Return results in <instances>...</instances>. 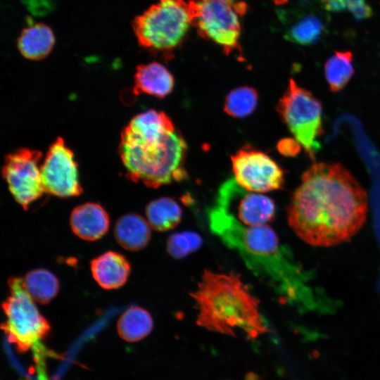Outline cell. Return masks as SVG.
<instances>
[{"label":"cell","mask_w":380,"mask_h":380,"mask_svg":"<svg viewBox=\"0 0 380 380\" xmlns=\"http://www.w3.org/2000/svg\"><path fill=\"white\" fill-rule=\"evenodd\" d=\"M194 9L193 27L203 39L220 46L229 55L241 56L239 37L247 4L236 0H190Z\"/></svg>","instance_id":"cell-7"},{"label":"cell","mask_w":380,"mask_h":380,"mask_svg":"<svg viewBox=\"0 0 380 380\" xmlns=\"http://www.w3.org/2000/svg\"><path fill=\"white\" fill-rule=\"evenodd\" d=\"M324 32V25L315 15H307L287 30L286 39L300 44L311 45L316 43Z\"/></svg>","instance_id":"cell-22"},{"label":"cell","mask_w":380,"mask_h":380,"mask_svg":"<svg viewBox=\"0 0 380 380\" xmlns=\"http://www.w3.org/2000/svg\"><path fill=\"white\" fill-rule=\"evenodd\" d=\"M255 89L243 86L229 92L224 101V112L233 118H242L253 112L258 103Z\"/></svg>","instance_id":"cell-21"},{"label":"cell","mask_w":380,"mask_h":380,"mask_svg":"<svg viewBox=\"0 0 380 380\" xmlns=\"http://www.w3.org/2000/svg\"><path fill=\"white\" fill-rule=\"evenodd\" d=\"M148 222L141 216L130 213L122 216L116 222L114 235L118 243L124 248L137 251L143 249L151 239Z\"/></svg>","instance_id":"cell-16"},{"label":"cell","mask_w":380,"mask_h":380,"mask_svg":"<svg viewBox=\"0 0 380 380\" xmlns=\"http://www.w3.org/2000/svg\"><path fill=\"white\" fill-rule=\"evenodd\" d=\"M276 5H283L287 3L288 0H272Z\"/></svg>","instance_id":"cell-27"},{"label":"cell","mask_w":380,"mask_h":380,"mask_svg":"<svg viewBox=\"0 0 380 380\" xmlns=\"http://www.w3.org/2000/svg\"><path fill=\"white\" fill-rule=\"evenodd\" d=\"M321 3L328 11L339 12L346 9V0H321Z\"/></svg>","instance_id":"cell-26"},{"label":"cell","mask_w":380,"mask_h":380,"mask_svg":"<svg viewBox=\"0 0 380 380\" xmlns=\"http://www.w3.org/2000/svg\"><path fill=\"white\" fill-rule=\"evenodd\" d=\"M186 144L163 112L149 110L133 118L121 134L119 154L129 179L151 188L186 177Z\"/></svg>","instance_id":"cell-2"},{"label":"cell","mask_w":380,"mask_h":380,"mask_svg":"<svg viewBox=\"0 0 380 380\" xmlns=\"http://www.w3.org/2000/svg\"><path fill=\"white\" fill-rule=\"evenodd\" d=\"M355 70L350 51H335L324 64V74L333 92L343 89L349 82Z\"/></svg>","instance_id":"cell-20"},{"label":"cell","mask_w":380,"mask_h":380,"mask_svg":"<svg viewBox=\"0 0 380 380\" xmlns=\"http://www.w3.org/2000/svg\"><path fill=\"white\" fill-rule=\"evenodd\" d=\"M55 41L51 28L44 23H38L22 30L18 38L17 46L25 58L39 61L50 53Z\"/></svg>","instance_id":"cell-15"},{"label":"cell","mask_w":380,"mask_h":380,"mask_svg":"<svg viewBox=\"0 0 380 380\" xmlns=\"http://www.w3.org/2000/svg\"><path fill=\"white\" fill-rule=\"evenodd\" d=\"M42 157L41 151L23 148L5 158L2 175L13 197L25 210L45 192L41 173Z\"/></svg>","instance_id":"cell-8"},{"label":"cell","mask_w":380,"mask_h":380,"mask_svg":"<svg viewBox=\"0 0 380 380\" xmlns=\"http://www.w3.org/2000/svg\"><path fill=\"white\" fill-rule=\"evenodd\" d=\"M70 222L77 236L86 241H96L108 232L110 218L99 204L86 203L72 210Z\"/></svg>","instance_id":"cell-12"},{"label":"cell","mask_w":380,"mask_h":380,"mask_svg":"<svg viewBox=\"0 0 380 380\" xmlns=\"http://www.w3.org/2000/svg\"><path fill=\"white\" fill-rule=\"evenodd\" d=\"M146 214L151 227L158 232L173 229L180 222L182 211L173 198L162 197L151 201L146 206Z\"/></svg>","instance_id":"cell-18"},{"label":"cell","mask_w":380,"mask_h":380,"mask_svg":"<svg viewBox=\"0 0 380 380\" xmlns=\"http://www.w3.org/2000/svg\"><path fill=\"white\" fill-rule=\"evenodd\" d=\"M191 296L197 325L208 331L234 337L241 331L248 339L269 331L259 300L237 273L204 270Z\"/></svg>","instance_id":"cell-3"},{"label":"cell","mask_w":380,"mask_h":380,"mask_svg":"<svg viewBox=\"0 0 380 380\" xmlns=\"http://www.w3.org/2000/svg\"><path fill=\"white\" fill-rule=\"evenodd\" d=\"M193 20L190 0H159L136 16L132 26L140 46L170 59L193 27Z\"/></svg>","instance_id":"cell-4"},{"label":"cell","mask_w":380,"mask_h":380,"mask_svg":"<svg viewBox=\"0 0 380 380\" xmlns=\"http://www.w3.org/2000/svg\"><path fill=\"white\" fill-rule=\"evenodd\" d=\"M300 144L296 139H285L278 144L279 151L288 156H295L300 150Z\"/></svg>","instance_id":"cell-25"},{"label":"cell","mask_w":380,"mask_h":380,"mask_svg":"<svg viewBox=\"0 0 380 380\" xmlns=\"http://www.w3.org/2000/svg\"><path fill=\"white\" fill-rule=\"evenodd\" d=\"M91 270L100 286L114 289L121 287L127 281L130 264L124 255L108 251L91 260Z\"/></svg>","instance_id":"cell-14"},{"label":"cell","mask_w":380,"mask_h":380,"mask_svg":"<svg viewBox=\"0 0 380 380\" xmlns=\"http://www.w3.org/2000/svg\"><path fill=\"white\" fill-rule=\"evenodd\" d=\"M174 78L161 63L151 62L136 68L133 93L138 96L148 94L164 98L172 91Z\"/></svg>","instance_id":"cell-13"},{"label":"cell","mask_w":380,"mask_h":380,"mask_svg":"<svg viewBox=\"0 0 380 380\" xmlns=\"http://www.w3.org/2000/svg\"><path fill=\"white\" fill-rule=\"evenodd\" d=\"M365 191L339 163H315L302 175L287 208L289 226L303 241L330 247L348 241L365 222Z\"/></svg>","instance_id":"cell-1"},{"label":"cell","mask_w":380,"mask_h":380,"mask_svg":"<svg viewBox=\"0 0 380 380\" xmlns=\"http://www.w3.org/2000/svg\"><path fill=\"white\" fill-rule=\"evenodd\" d=\"M203 245V239L194 231L171 234L166 243L167 251L175 259H182L197 251Z\"/></svg>","instance_id":"cell-23"},{"label":"cell","mask_w":380,"mask_h":380,"mask_svg":"<svg viewBox=\"0 0 380 380\" xmlns=\"http://www.w3.org/2000/svg\"><path fill=\"white\" fill-rule=\"evenodd\" d=\"M236 182L247 191L264 193L281 189L282 169L266 153L250 146L231 157Z\"/></svg>","instance_id":"cell-10"},{"label":"cell","mask_w":380,"mask_h":380,"mask_svg":"<svg viewBox=\"0 0 380 380\" xmlns=\"http://www.w3.org/2000/svg\"><path fill=\"white\" fill-rule=\"evenodd\" d=\"M277 110L295 139L314 158L320 149L319 139L324 132L320 101L291 79Z\"/></svg>","instance_id":"cell-6"},{"label":"cell","mask_w":380,"mask_h":380,"mask_svg":"<svg viewBox=\"0 0 380 380\" xmlns=\"http://www.w3.org/2000/svg\"><path fill=\"white\" fill-rule=\"evenodd\" d=\"M8 284L10 296L1 305L6 316L1 328L8 341L25 353L39 346L49 333L50 325L26 291L23 278L10 277Z\"/></svg>","instance_id":"cell-5"},{"label":"cell","mask_w":380,"mask_h":380,"mask_svg":"<svg viewBox=\"0 0 380 380\" xmlns=\"http://www.w3.org/2000/svg\"><path fill=\"white\" fill-rule=\"evenodd\" d=\"M153 326L151 314L138 306H131L119 318L117 329L126 341L135 342L147 336Z\"/></svg>","instance_id":"cell-17"},{"label":"cell","mask_w":380,"mask_h":380,"mask_svg":"<svg viewBox=\"0 0 380 380\" xmlns=\"http://www.w3.org/2000/svg\"><path fill=\"white\" fill-rule=\"evenodd\" d=\"M41 173L44 191L48 194L69 198L83 192L74 153L61 137L50 146L41 165Z\"/></svg>","instance_id":"cell-11"},{"label":"cell","mask_w":380,"mask_h":380,"mask_svg":"<svg viewBox=\"0 0 380 380\" xmlns=\"http://www.w3.org/2000/svg\"><path fill=\"white\" fill-rule=\"evenodd\" d=\"M216 205L244 226L267 224L276 215L272 199L260 193L246 190L234 178L221 185Z\"/></svg>","instance_id":"cell-9"},{"label":"cell","mask_w":380,"mask_h":380,"mask_svg":"<svg viewBox=\"0 0 380 380\" xmlns=\"http://www.w3.org/2000/svg\"><path fill=\"white\" fill-rule=\"evenodd\" d=\"M346 6L357 20L366 19L372 15V7L366 0H346Z\"/></svg>","instance_id":"cell-24"},{"label":"cell","mask_w":380,"mask_h":380,"mask_svg":"<svg viewBox=\"0 0 380 380\" xmlns=\"http://www.w3.org/2000/svg\"><path fill=\"white\" fill-rule=\"evenodd\" d=\"M23 286L30 297L41 304L49 303L59 291L58 278L50 271L38 268L23 278Z\"/></svg>","instance_id":"cell-19"}]
</instances>
